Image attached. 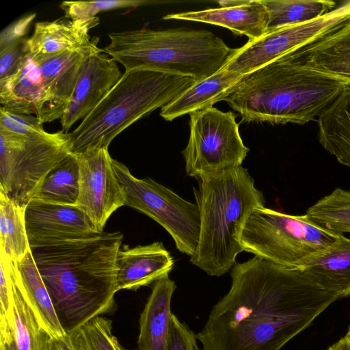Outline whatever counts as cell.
I'll return each mask as SVG.
<instances>
[{"label":"cell","instance_id":"obj_1","mask_svg":"<svg viewBox=\"0 0 350 350\" xmlns=\"http://www.w3.org/2000/svg\"><path fill=\"white\" fill-rule=\"evenodd\" d=\"M230 275L196 334L203 350H280L338 299L300 270L258 256L235 262Z\"/></svg>","mask_w":350,"mask_h":350},{"label":"cell","instance_id":"obj_2","mask_svg":"<svg viewBox=\"0 0 350 350\" xmlns=\"http://www.w3.org/2000/svg\"><path fill=\"white\" fill-rule=\"evenodd\" d=\"M122 238L120 232L103 231L30 248L67 334L115 312L116 258Z\"/></svg>","mask_w":350,"mask_h":350},{"label":"cell","instance_id":"obj_3","mask_svg":"<svg viewBox=\"0 0 350 350\" xmlns=\"http://www.w3.org/2000/svg\"><path fill=\"white\" fill-rule=\"evenodd\" d=\"M347 86L282 55L244 75L224 101L245 122L303 125L317 120Z\"/></svg>","mask_w":350,"mask_h":350},{"label":"cell","instance_id":"obj_4","mask_svg":"<svg viewBox=\"0 0 350 350\" xmlns=\"http://www.w3.org/2000/svg\"><path fill=\"white\" fill-rule=\"evenodd\" d=\"M193 189L200 214L197 250L190 262L211 276H221L244 251L241 237L252 212L265 206L262 193L242 166L213 176L197 178Z\"/></svg>","mask_w":350,"mask_h":350},{"label":"cell","instance_id":"obj_5","mask_svg":"<svg viewBox=\"0 0 350 350\" xmlns=\"http://www.w3.org/2000/svg\"><path fill=\"white\" fill-rule=\"evenodd\" d=\"M109 38L104 51L125 71L150 68L190 77L196 82L224 69L238 51L203 29H139L112 32Z\"/></svg>","mask_w":350,"mask_h":350},{"label":"cell","instance_id":"obj_6","mask_svg":"<svg viewBox=\"0 0 350 350\" xmlns=\"http://www.w3.org/2000/svg\"><path fill=\"white\" fill-rule=\"evenodd\" d=\"M196 83L190 77L138 68L126 70L71 133L69 152L108 149L111 141L142 117L162 108Z\"/></svg>","mask_w":350,"mask_h":350},{"label":"cell","instance_id":"obj_7","mask_svg":"<svg viewBox=\"0 0 350 350\" xmlns=\"http://www.w3.org/2000/svg\"><path fill=\"white\" fill-rule=\"evenodd\" d=\"M55 55L29 53L19 71L0 84V104L19 114H36L44 124L61 119L83 62L92 48Z\"/></svg>","mask_w":350,"mask_h":350},{"label":"cell","instance_id":"obj_8","mask_svg":"<svg viewBox=\"0 0 350 350\" xmlns=\"http://www.w3.org/2000/svg\"><path fill=\"white\" fill-rule=\"evenodd\" d=\"M306 214L292 215L262 207L250 215L241 237L244 251L286 267L299 269L339 237Z\"/></svg>","mask_w":350,"mask_h":350},{"label":"cell","instance_id":"obj_9","mask_svg":"<svg viewBox=\"0 0 350 350\" xmlns=\"http://www.w3.org/2000/svg\"><path fill=\"white\" fill-rule=\"evenodd\" d=\"M68 133L20 135L0 129V192L25 209L46 174L69 152Z\"/></svg>","mask_w":350,"mask_h":350},{"label":"cell","instance_id":"obj_10","mask_svg":"<svg viewBox=\"0 0 350 350\" xmlns=\"http://www.w3.org/2000/svg\"><path fill=\"white\" fill-rule=\"evenodd\" d=\"M115 174L124 188L125 206L159 224L171 235L176 248L190 257L200 237V214L196 204L182 198L150 178H137L123 163L113 159Z\"/></svg>","mask_w":350,"mask_h":350},{"label":"cell","instance_id":"obj_11","mask_svg":"<svg viewBox=\"0 0 350 350\" xmlns=\"http://www.w3.org/2000/svg\"><path fill=\"white\" fill-rule=\"evenodd\" d=\"M189 115V138L182 151L188 176L217 175L241 166L250 150L231 111L212 107Z\"/></svg>","mask_w":350,"mask_h":350},{"label":"cell","instance_id":"obj_12","mask_svg":"<svg viewBox=\"0 0 350 350\" xmlns=\"http://www.w3.org/2000/svg\"><path fill=\"white\" fill-rule=\"evenodd\" d=\"M349 16L350 1L315 20L268 31L238 48L224 69L245 75L332 29Z\"/></svg>","mask_w":350,"mask_h":350},{"label":"cell","instance_id":"obj_13","mask_svg":"<svg viewBox=\"0 0 350 350\" xmlns=\"http://www.w3.org/2000/svg\"><path fill=\"white\" fill-rule=\"evenodd\" d=\"M79 166V195L77 205L96 230L103 232L111 214L125 206L126 195L117 178L108 149H92L75 154Z\"/></svg>","mask_w":350,"mask_h":350},{"label":"cell","instance_id":"obj_14","mask_svg":"<svg viewBox=\"0 0 350 350\" xmlns=\"http://www.w3.org/2000/svg\"><path fill=\"white\" fill-rule=\"evenodd\" d=\"M25 219L30 248L84 238L98 232L77 205L32 199L25 209Z\"/></svg>","mask_w":350,"mask_h":350},{"label":"cell","instance_id":"obj_15","mask_svg":"<svg viewBox=\"0 0 350 350\" xmlns=\"http://www.w3.org/2000/svg\"><path fill=\"white\" fill-rule=\"evenodd\" d=\"M122 75L116 60L98 46L92 48L83 62L69 104L60 119L62 131L68 133L75 122L88 116Z\"/></svg>","mask_w":350,"mask_h":350},{"label":"cell","instance_id":"obj_16","mask_svg":"<svg viewBox=\"0 0 350 350\" xmlns=\"http://www.w3.org/2000/svg\"><path fill=\"white\" fill-rule=\"evenodd\" d=\"M284 55L298 65L350 85V16Z\"/></svg>","mask_w":350,"mask_h":350},{"label":"cell","instance_id":"obj_17","mask_svg":"<svg viewBox=\"0 0 350 350\" xmlns=\"http://www.w3.org/2000/svg\"><path fill=\"white\" fill-rule=\"evenodd\" d=\"M220 8L199 11L170 14L165 20L177 19L209 23L229 29L249 40L258 39L266 33L268 13L260 0L219 1Z\"/></svg>","mask_w":350,"mask_h":350},{"label":"cell","instance_id":"obj_18","mask_svg":"<svg viewBox=\"0 0 350 350\" xmlns=\"http://www.w3.org/2000/svg\"><path fill=\"white\" fill-rule=\"evenodd\" d=\"M174 260L162 242L130 247H121L116 258V289L136 291L165 275Z\"/></svg>","mask_w":350,"mask_h":350},{"label":"cell","instance_id":"obj_19","mask_svg":"<svg viewBox=\"0 0 350 350\" xmlns=\"http://www.w3.org/2000/svg\"><path fill=\"white\" fill-rule=\"evenodd\" d=\"M99 18L70 19L66 16L52 21L38 22L27 38L30 53L55 55L92 47L98 38L91 39L89 31L98 25Z\"/></svg>","mask_w":350,"mask_h":350},{"label":"cell","instance_id":"obj_20","mask_svg":"<svg viewBox=\"0 0 350 350\" xmlns=\"http://www.w3.org/2000/svg\"><path fill=\"white\" fill-rule=\"evenodd\" d=\"M176 285L168 275L154 283L139 317V332L136 350H167L171 301Z\"/></svg>","mask_w":350,"mask_h":350},{"label":"cell","instance_id":"obj_21","mask_svg":"<svg viewBox=\"0 0 350 350\" xmlns=\"http://www.w3.org/2000/svg\"><path fill=\"white\" fill-rule=\"evenodd\" d=\"M321 289L338 299L350 295V239L340 234L323 252L299 269Z\"/></svg>","mask_w":350,"mask_h":350},{"label":"cell","instance_id":"obj_22","mask_svg":"<svg viewBox=\"0 0 350 350\" xmlns=\"http://www.w3.org/2000/svg\"><path fill=\"white\" fill-rule=\"evenodd\" d=\"M13 269L15 284L41 327L52 337L67 334L59 321L31 250L21 260H13Z\"/></svg>","mask_w":350,"mask_h":350},{"label":"cell","instance_id":"obj_23","mask_svg":"<svg viewBox=\"0 0 350 350\" xmlns=\"http://www.w3.org/2000/svg\"><path fill=\"white\" fill-rule=\"evenodd\" d=\"M244 75L221 70L193 85L161 108L160 116L167 121L200 111L225 98Z\"/></svg>","mask_w":350,"mask_h":350},{"label":"cell","instance_id":"obj_24","mask_svg":"<svg viewBox=\"0 0 350 350\" xmlns=\"http://www.w3.org/2000/svg\"><path fill=\"white\" fill-rule=\"evenodd\" d=\"M13 294L12 312L0 319V350H46L50 336L38 323L14 279Z\"/></svg>","mask_w":350,"mask_h":350},{"label":"cell","instance_id":"obj_25","mask_svg":"<svg viewBox=\"0 0 350 350\" xmlns=\"http://www.w3.org/2000/svg\"><path fill=\"white\" fill-rule=\"evenodd\" d=\"M321 145L350 168V85L317 118Z\"/></svg>","mask_w":350,"mask_h":350},{"label":"cell","instance_id":"obj_26","mask_svg":"<svg viewBox=\"0 0 350 350\" xmlns=\"http://www.w3.org/2000/svg\"><path fill=\"white\" fill-rule=\"evenodd\" d=\"M79 195V166L77 156L68 152L46 174L33 199L77 205Z\"/></svg>","mask_w":350,"mask_h":350},{"label":"cell","instance_id":"obj_27","mask_svg":"<svg viewBox=\"0 0 350 350\" xmlns=\"http://www.w3.org/2000/svg\"><path fill=\"white\" fill-rule=\"evenodd\" d=\"M260 1L268 13L267 32L315 20L332 12L336 7V3L329 0Z\"/></svg>","mask_w":350,"mask_h":350},{"label":"cell","instance_id":"obj_28","mask_svg":"<svg viewBox=\"0 0 350 350\" xmlns=\"http://www.w3.org/2000/svg\"><path fill=\"white\" fill-rule=\"evenodd\" d=\"M1 250L14 261H19L30 250L26 230L25 209L0 192Z\"/></svg>","mask_w":350,"mask_h":350},{"label":"cell","instance_id":"obj_29","mask_svg":"<svg viewBox=\"0 0 350 350\" xmlns=\"http://www.w3.org/2000/svg\"><path fill=\"white\" fill-rule=\"evenodd\" d=\"M306 215L331 231L350 232V190L335 189L308 208Z\"/></svg>","mask_w":350,"mask_h":350},{"label":"cell","instance_id":"obj_30","mask_svg":"<svg viewBox=\"0 0 350 350\" xmlns=\"http://www.w3.org/2000/svg\"><path fill=\"white\" fill-rule=\"evenodd\" d=\"M68 335L79 350H129L113 336L111 320L102 316L91 319Z\"/></svg>","mask_w":350,"mask_h":350},{"label":"cell","instance_id":"obj_31","mask_svg":"<svg viewBox=\"0 0 350 350\" xmlns=\"http://www.w3.org/2000/svg\"><path fill=\"white\" fill-rule=\"evenodd\" d=\"M156 3L144 0H107V1H63L60 8L65 16L70 19H88L96 17L100 12L118 8H135Z\"/></svg>","mask_w":350,"mask_h":350},{"label":"cell","instance_id":"obj_32","mask_svg":"<svg viewBox=\"0 0 350 350\" xmlns=\"http://www.w3.org/2000/svg\"><path fill=\"white\" fill-rule=\"evenodd\" d=\"M27 38L14 41L0 50V84L14 77L24 64L29 53Z\"/></svg>","mask_w":350,"mask_h":350},{"label":"cell","instance_id":"obj_33","mask_svg":"<svg viewBox=\"0 0 350 350\" xmlns=\"http://www.w3.org/2000/svg\"><path fill=\"white\" fill-rule=\"evenodd\" d=\"M42 123L36 116L11 112L0 107V129L8 133L31 135L44 133Z\"/></svg>","mask_w":350,"mask_h":350},{"label":"cell","instance_id":"obj_34","mask_svg":"<svg viewBox=\"0 0 350 350\" xmlns=\"http://www.w3.org/2000/svg\"><path fill=\"white\" fill-rule=\"evenodd\" d=\"M196 334L172 313L167 350H200Z\"/></svg>","mask_w":350,"mask_h":350},{"label":"cell","instance_id":"obj_35","mask_svg":"<svg viewBox=\"0 0 350 350\" xmlns=\"http://www.w3.org/2000/svg\"><path fill=\"white\" fill-rule=\"evenodd\" d=\"M35 17L36 14L25 16L2 30L0 35V50L12 42L25 38L29 27Z\"/></svg>","mask_w":350,"mask_h":350},{"label":"cell","instance_id":"obj_36","mask_svg":"<svg viewBox=\"0 0 350 350\" xmlns=\"http://www.w3.org/2000/svg\"><path fill=\"white\" fill-rule=\"evenodd\" d=\"M46 350H79L68 334L60 337L49 336Z\"/></svg>","mask_w":350,"mask_h":350},{"label":"cell","instance_id":"obj_37","mask_svg":"<svg viewBox=\"0 0 350 350\" xmlns=\"http://www.w3.org/2000/svg\"><path fill=\"white\" fill-rule=\"evenodd\" d=\"M327 350H350V342L344 336L329 347Z\"/></svg>","mask_w":350,"mask_h":350},{"label":"cell","instance_id":"obj_38","mask_svg":"<svg viewBox=\"0 0 350 350\" xmlns=\"http://www.w3.org/2000/svg\"><path fill=\"white\" fill-rule=\"evenodd\" d=\"M345 337L349 340V342H350V325L348 328V330H347V334H345Z\"/></svg>","mask_w":350,"mask_h":350}]
</instances>
